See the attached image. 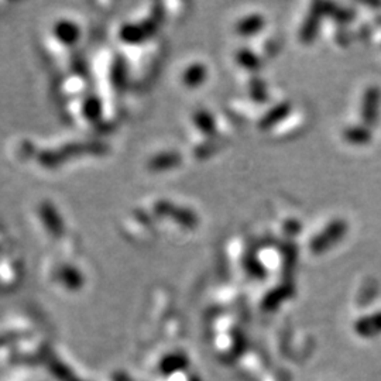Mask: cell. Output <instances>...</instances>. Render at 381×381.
<instances>
[{
  "label": "cell",
  "mask_w": 381,
  "mask_h": 381,
  "mask_svg": "<svg viewBox=\"0 0 381 381\" xmlns=\"http://www.w3.org/2000/svg\"><path fill=\"white\" fill-rule=\"evenodd\" d=\"M55 37L64 44H74L79 38V27L69 20H61L54 27Z\"/></svg>",
  "instance_id": "cell-1"
},
{
  "label": "cell",
  "mask_w": 381,
  "mask_h": 381,
  "mask_svg": "<svg viewBox=\"0 0 381 381\" xmlns=\"http://www.w3.org/2000/svg\"><path fill=\"white\" fill-rule=\"evenodd\" d=\"M41 218L44 221V223L47 225V229H49L51 233L54 235H61L64 230V225L61 218H58L57 212L54 211V208L51 205H42L41 206Z\"/></svg>",
  "instance_id": "cell-2"
},
{
  "label": "cell",
  "mask_w": 381,
  "mask_h": 381,
  "mask_svg": "<svg viewBox=\"0 0 381 381\" xmlns=\"http://www.w3.org/2000/svg\"><path fill=\"white\" fill-rule=\"evenodd\" d=\"M178 161H180V157L175 153H165V154H160L154 157L148 165L153 170H164V168L174 167L175 164H178Z\"/></svg>",
  "instance_id": "cell-3"
},
{
  "label": "cell",
  "mask_w": 381,
  "mask_h": 381,
  "mask_svg": "<svg viewBox=\"0 0 381 381\" xmlns=\"http://www.w3.org/2000/svg\"><path fill=\"white\" fill-rule=\"evenodd\" d=\"M85 115L90 119H96L100 115V103L96 98H90L85 105Z\"/></svg>",
  "instance_id": "cell-4"
},
{
  "label": "cell",
  "mask_w": 381,
  "mask_h": 381,
  "mask_svg": "<svg viewBox=\"0 0 381 381\" xmlns=\"http://www.w3.org/2000/svg\"><path fill=\"white\" fill-rule=\"evenodd\" d=\"M202 75H204V69H202V68H199V66H192V68L185 74V81H187L188 83H191V85H197V83L201 81Z\"/></svg>",
  "instance_id": "cell-5"
}]
</instances>
